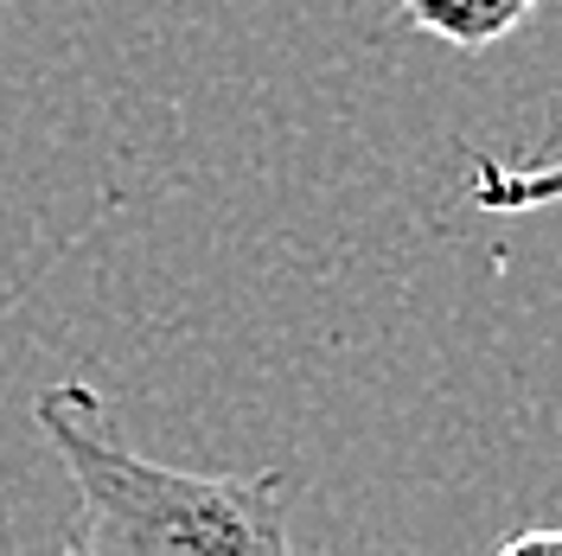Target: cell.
I'll use <instances>...</instances> for the list:
<instances>
[{"instance_id":"3","label":"cell","mask_w":562,"mask_h":556,"mask_svg":"<svg viewBox=\"0 0 562 556\" xmlns=\"http://www.w3.org/2000/svg\"><path fill=\"white\" fill-rule=\"evenodd\" d=\"M550 192H557V174H550V167H537L530 179H518V174H498L492 160H480V192H473V199H480L486 211H505V205H543Z\"/></svg>"},{"instance_id":"2","label":"cell","mask_w":562,"mask_h":556,"mask_svg":"<svg viewBox=\"0 0 562 556\" xmlns=\"http://www.w3.org/2000/svg\"><path fill=\"white\" fill-rule=\"evenodd\" d=\"M403 20L435 33L441 45H460V52H486L505 33H518L530 20L537 0H396Z\"/></svg>"},{"instance_id":"4","label":"cell","mask_w":562,"mask_h":556,"mask_svg":"<svg viewBox=\"0 0 562 556\" xmlns=\"http://www.w3.org/2000/svg\"><path fill=\"white\" fill-rule=\"evenodd\" d=\"M562 544V531H530V537H505V556H518V551H557Z\"/></svg>"},{"instance_id":"1","label":"cell","mask_w":562,"mask_h":556,"mask_svg":"<svg viewBox=\"0 0 562 556\" xmlns=\"http://www.w3.org/2000/svg\"><path fill=\"white\" fill-rule=\"evenodd\" d=\"M33 422L77 487V556L160 551H288V474H186L135 454L115 435L109 403L90 383H52L33 397Z\"/></svg>"}]
</instances>
